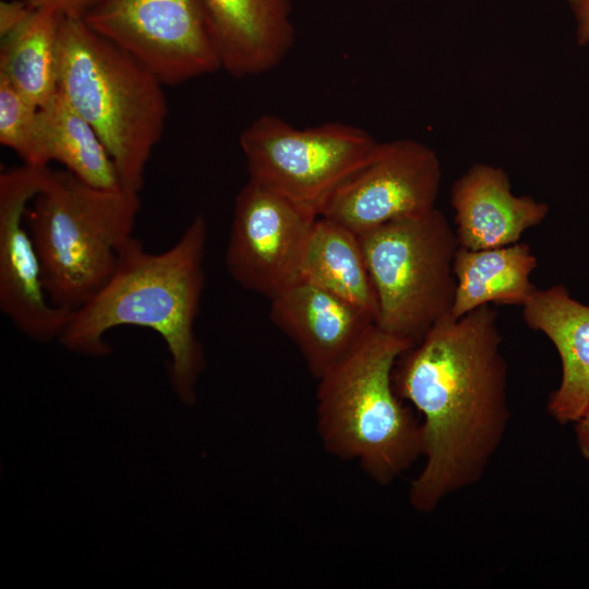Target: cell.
I'll list each match as a JSON object with an SVG mask.
<instances>
[{"instance_id":"7","label":"cell","mask_w":589,"mask_h":589,"mask_svg":"<svg viewBox=\"0 0 589 589\" xmlns=\"http://www.w3.org/2000/svg\"><path fill=\"white\" fill-rule=\"evenodd\" d=\"M376 144L351 124L298 129L274 115L260 116L240 135L249 178L317 214Z\"/></svg>"},{"instance_id":"11","label":"cell","mask_w":589,"mask_h":589,"mask_svg":"<svg viewBox=\"0 0 589 589\" xmlns=\"http://www.w3.org/2000/svg\"><path fill=\"white\" fill-rule=\"evenodd\" d=\"M50 168L23 165L0 175V309L14 327L37 341L61 335L71 313L55 306L45 290L40 262L25 221Z\"/></svg>"},{"instance_id":"1","label":"cell","mask_w":589,"mask_h":589,"mask_svg":"<svg viewBox=\"0 0 589 589\" xmlns=\"http://www.w3.org/2000/svg\"><path fill=\"white\" fill-rule=\"evenodd\" d=\"M502 341L488 304L447 315L398 357L395 392L422 418L424 464L408 495L416 510L478 482L500 447L510 417Z\"/></svg>"},{"instance_id":"3","label":"cell","mask_w":589,"mask_h":589,"mask_svg":"<svg viewBox=\"0 0 589 589\" xmlns=\"http://www.w3.org/2000/svg\"><path fill=\"white\" fill-rule=\"evenodd\" d=\"M412 346L375 324L317 380L322 446L336 458L356 461L380 485L390 484L422 457L421 420L393 385L395 363Z\"/></svg>"},{"instance_id":"14","label":"cell","mask_w":589,"mask_h":589,"mask_svg":"<svg viewBox=\"0 0 589 589\" xmlns=\"http://www.w3.org/2000/svg\"><path fill=\"white\" fill-rule=\"evenodd\" d=\"M216 43L221 69L235 77L264 74L291 50V0H199Z\"/></svg>"},{"instance_id":"9","label":"cell","mask_w":589,"mask_h":589,"mask_svg":"<svg viewBox=\"0 0 589 589\" xmlns=\"http://www.w3.org/2000/svg\"><path fill=\"white\" fill-rule=\"evenodd\" d=\"M442 168L428 145L399 139L375 145L326 199L318 216L357 235L435 208Z\"/></svg>"},{"instance_id":"22","label":"cell","mask_w":589,"mask_h":589,"mask_svg":"<svg viewBox=\"0 0 589 589\" xmlns=\"http://www.w3.org/2000/svg\"><path fill=\"white\" fill-rule=\"evenodd\" d=\"M104 0H28L33 7H51L64 17L84 20Z\"/></svg>"},{"instance_id":"17","label":"cell","mask_w":589,"mask_h":589,"mask_svg":"<svg viewBox=\"0 0 589 589\" xmlns=\"http://www.w3.org/2000/svg\"><path fill=\"white\" fill-rule=\"evenodd\" d=\"M538 259L525 242L469 250L459 247L454 260L455 318L488 304L524 306L538 289L531 275Z\"/></svg>"},{"instance_id":"10","label":"cell","mask_w":589,"mask_h":589,"mask_svg":"<svg viewBox=\"0 0 589 589\" xmlns=\"http://www.w3.org/2000/svg\"><path fill=\"white\" fill-rule=\"evenodd\" d=\"M317 217L315 211L249 178L235 200L225 253L231 278L269 299L297 281Z\"/></svg>"},{"instance_id":"4","label":"cell","mask_w":589,"mask_h":589,"mask_svg":"<svg viewBox=\"0 0 589 589\" xmlns=\"http://www.w3.org/2000/svg\"><path fill=\"white\" fill-rule=\"evenodd\" d=\"M163 86L84 20L63 16L58 89L103 141L122 188L136 193L165 130L168 107Z\"/></svg>"},{"instance_id":"18","label":"cell","mask_w":589,"mask_h":589,"mask_svg":"<svg viewBox=\"0 0 589 589\" xmlns=\"http://www.w3.org/2000/svg\"><path fill=\"white\" fill-rule=\"evenodd\" d=\"M314 284L369 312L376 324L377 299L359 236L318 216L300 261L298 279Z\"/></svg>"},{"instance_id":"19","label":"cell","mask_w":589,"mask_h":589,"mask_svg":"<svg viewBox=\"0 0 589 589\" xmlns=\"http://www.w3.org/2000/svg\"><path fill=\"white\" fill-rule=\"evenodd\" d=\"M62 19L55 8L34 7L20 26L1 39L0 75L38 107L58 91Z\"/></svg>"},{"instance_id":"5","label":"cell","mask_w":589,"mask_h":589,"mask_svg":"<svg viewBox=\"0 0 589 589\" xmlns=\"http://www.w3.org/2000/svg\"><path fill=\"white\" fill-rule=\"evenodd\" d=\"M139 211L136 192L95 188L65 169H50L25 221L55 306L72 313L108 283Z\"/></svg>"},{"instance_id":"6","label":"cell","mask_w":589,"mask_h":589,"mask_svg":"<svg viewBox=\"0 0 589 589\" xmlns=\"http://www.w3.org/2000/svg\"><path fill=\"white\" fill-rule=\"evenodd\" d=\"M358 236L377 299L376 325L418 344L452 312L459 248L455 229L435 207Z\"/></svg>"},{"instance_id":"21","label":"cell","mask_w":589,"mask_h":589,"mask_svg":"<svg viewBox=\"0 0 589 589\" xmlns=\"http://www.w3.org/2000/svg\"><path fill=\"white\" fill-rule=\"evenodd\" d=\"M34 7L28 0H2L0 2L1 39L16 29L32 13Z\"/></svg>"},{"instance_id":"23","label":"cell","mask_w":589,"mask_h":589,"mask_svg":"<svg viewBox=\"0 0 589 589\" xmlns=\"http://www.w3.org/2000/svg\"><path fill=\"white\" fill-rule=\"evenodd\" d=\"M576 22V40L589 50V0H567Z\"/></svg>"},{"instance_id":"2","label":"cell","mask_w":589,"mask_h":589,"mask_svg":"<svg viewBox=\"0 0 589 589\" xmlns=\"http://www.w3.org/2000/svg\"><path fill=\"white\" fill-rule=\"evenodd\" d=\"M207 221L195 216L169 249L148 252L135 237L120 248L108 283L73 311L59 342L68 350L103 357L110 353L105 335L132 325L156 332L166 342L170 384L185 405L196 400L195 386L205 368L194 323L205 285L204 254Z\"/></svg>"},{"instance_id":"16","label":"cell","mask_w":589,"mask_h":589,"mask_svg":"<svg viewBox=\"0 0 589 589\" xmlns=\"http://www.w3.org/2000/svg\"><path fill=\"white\" fill-rule=\"evenodd\" d=\"M58 161L84 183L100 189L122 187L115 163L94 128L58 89L38 108L28 164Z\"/></svg>"},{"instance_id":"24","label":"cell","mask_w":589,"mask_h":589,"mask_svg":"<svg viewBox=\"0 0 589 589\" xmlns=\"http://www.w3.org/2000/svg\"><path fill=\"white\" fill-rule=\"evenodd\" d=\"M575 434L578 449L589 465V406L575 422Z\"/></svg>"},{"instance_id":"8","label":"cell","mask_w":589,"mask_h":589,"mask_svg":"<svg viewBox=\"0 0 589 589\" xmlns=\"http://www.w3.org/2000/svg\"><path fill=\"white\" fill-rule=\"evenodd\" d=\"M165 86L221 69L199 0H104L84 19Z\"/></svg>"},{"instance_id":"20","label":"cell","mask_w":589,"mask_h":589,"mask_svg":"<svg viewBox=\"0 0 589 589\" xmlns=\"http://www.w3.org/2000/svg\"><path fill=\"white\" fill-rule=\"evenodd\" d=\"M38 108L0 75V143L24 164L31 159Z\"/></svg>"},{"instance_id":"13","label":"cell","mask_w":589,"mask_h":589,"mask_svg":"<svg viewBox=\"0 0 589 589\" xmlns=\"http://www.w3.org/2000/svg\"><path fill=\"white\" fill-rule=\"evenodd\" d=\"M459 247L491 249L519 242L540 225L549 205L512 192L507 172L497 166L473 164L450 187Z\"/></svg>"},{"instance_id":"15","label":"cell","mask_w":589,"mask_h":589,"mask_svg":"<svg viewBox=\"0 0 589 589\" xmlns=\"http://www.w3.org/2000/svg\"><path fill=\"white\" fill-rule=\"evenodd\" d=\"M522 317L553 344L561 359V383L549 397V413L562 424L576 422L589 406V304L554 285L534 291Z\"/></svg>"},{"instance_id":"12","label":"cell","mask_w":589,"mask_h":589,"mask_svg":"<svg viewBox=\"0 0 589 589\" xmlns=\"http://www.w3.org/2000/svg\"><path fill=\"white\" fill-rule=\"evenodd\" d=\"M269 317L294 342L316 380L350 353L375 325L369 312L304 280L271 298Z\"/></svg>"}]
</instances>
